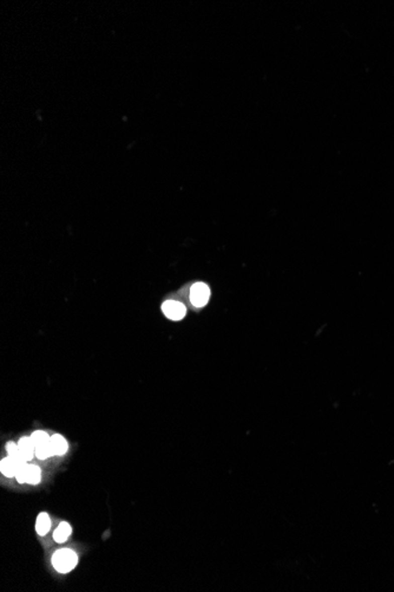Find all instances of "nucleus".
I'll use <instances>...</instances> for the list:
<instances>
[{"label":"nucleus","instance_id":"obj_1","mask_svg":"<svg viewBox=\"0 0 394 592\" xmlns=\"http://www.w3.org/2000/svg\"><path fill=\"white\" fill-rule=\"evenodd\" d=\"M54 569L62 573H66L77 565V554L69 549L57 551L52 557Z\"/></svg>","mask_w":394,"mask_h":592},{"label":"nucleus","instance_id":"obj_2","mask_svg":"<svg viewBox=\"0 0 394 592\" xmlns=\"http://www.w3.org/2000/svg\"><path fill=\"white\" fill-rule=\"evenodd\" d=\"M209 297L210 290L208 285L205 283H196L192 285L191 290H190V301L193 306H197V308L205 306L208 303Z\"/></svg>","mask_w":394,"mask_h":592},{"label":"nucleus","instance_id":"obj_3","mask_svg":"<svg viewBox=\"0 0 394 592\" xmlns=\"http://www.w3.org/2000/svg\"><path fill=\"white\" fill-rule=\"evenodd\" d=\"M162 311L163 314H164L169 319H171V321H179V319H182L186 314L185 306L183 305L182 303L175 301H168L163 303Z\"/></svg>","mask_w":394,"mask_h":592},{"label":"nucleus","instance_id":"obj_4","mask_svg":"<svg viewBox=\"0 0 394 592\" xmlns=\"http://www.w3.org/2000/svg\"><path fill=\"white\" fill-rule=\"evenodd\" d=\"M19 447V455L22 457L26 462L32 460L35 457V443H33L31 437H22L18 442Z\"/></svg>","mask_w":394,"mask_h":592},{"label":"nucleus","instance_id":"obj_5","mask_svg":"<svg viewBox=\"0 0 394 592\" xmlns=\"http://www.w3.org/2000/svg\"><path fill=\"white\" fill-rule=\"evenodd\" d=\"M20 465L18 461H17L16 458H12V457H8L5 459H3L2 460V464H0V471H2L3 474L5 476H8V478H13V476H16L17 474V471H18V468L20 467Z\"/></svg>","mask_w":394,"mask_h":592},{"label":"nucleus","instance_id":"obj_6","mask_svg":"<svg viewBox=\"0 0 394 592\" xmlns=\"http://www.w3.org/2000/svg\"><path fill=\"white\" fill-rule=\"evenodd\" d=\"M50 445L52 448L53 455H63L67 451V442L62 435L56 434L52 435L50 438Z\"/></svg>","mask_w":394,"mask_h":592},{"label":"nucleus","instance_id":"obj_7","mask_svg":"<svg viewBox=\"0 0 394 592\" xmlns=\"http://www.w3.org/2000/svg\"><path fill=\"white\" fill-rule=\"evenodd\" d=\"M71 532H72V530H71V526L69 525V524L60 523L59 526L57 527V530L54 531L53 539L56 540L57 543H65L67 538L70 537Z\"/></svg>","mask_w":394,"mask_h":592},{"label":"nucleus","instance_id":"obj_8","mask_svg":"<svg viewBox=\"0 0 394 592\" xmlns=\"http://www.w3.org/2000/svg\"><path fill=\"white\" fill-rule=\"evenodd\" d=\"M51 527V520H50V516L47 513H40L38 515V518H37V524H36V530L37 532H38L39 536H45V534L49 532Z\"/></svg>","mask_w":394,"mask_h":592},{"label":"nucleus","instance_id":"obj_9","mask_svg":"<svg viewBox=\"0 0 394 592\" xmlns=\"http://www.w3.org/2000/svg\"><path fill=\"white\" fill-rule=\"evenodd\" d=\"M42 478L40 468L36 465H27L26 468V482L31 485H37Z\"/></svg>","mask_w":394,"mask_h":592},{"label":"nucleus","instance_id":"obj_10","mask_svg":"<svg viewBox=\"0 0 394 592\" xmlns=\"http://www.w3.org/2000/svg\"><path fill=\"white\" fill-rule=\"evenodd\" d=\"M31 438H32L33 443H35V447H39V446L49 443L51 437L49 436V435H47V433H45V431L37 430L31 435Z\"/></svg>","mask_w":394,"mask_h":592},{"label":"nucleus","instance_id":"obj_11","mask_svg":"<svg viewBox=\"0 0 394 592\" xmlns=\"http://www.w3.org/2000/svg\"><path fill=\"white\" fill-rule=\"evenodd\" d=\"M35 455L38 459H40V460H45V459H49L50 457H52L53 452H52V448H51L50 442H49V443H46V445H43V446H39V447H36Z\"/></svg>","mask_w":394,"mask_h":592},{"label":"nucleus","instance_id":"obj_12","mask_svg":"<svg viewBox=\"0 0 394 592\" xmlns=\"http://www.w3.org/2000/svg\"><path fill=\"white\" fill-rule=\"evenodd\" d=\"M26 468H27V464L20 466V467L18 468V471H17V474H16L15 478L17 479V481H18L19 484H24V482H26Z\"/></svg>","mask_w":394,"mask_h":592},{"label":"nucleus","instance_id":"obj_13","mask_svg":"<svg viewBox=\"0 0 394 592\" xmlns=\"http://www.w3.org/2000/svg\"><path fill=\"white\" fill-rule=\"evenodd\" d=\"M6 451H8L9 457H17L19 453V447L15 442H9V443L6 445Z\"/></svg>","mask_w":394,"mask_h":592}]
</instances>
